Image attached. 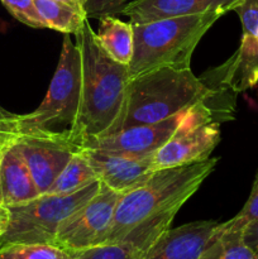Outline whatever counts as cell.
<instances>
[{"label":"cell","instance_id":"cell-25","mask_svg":"<svg viewBox=\"0 0 258 259\" xmlns=\"http://www.w3.org/2000/svg\"><path fill=\"white\" fill-rule=\"evenodd\" d=\"M132 0H88L85 4L89 19H100L105 15H116Z\"/></svg>","mask_w":258,"mask_h":259},{"label":"cell","instance_id":"cell-6","mask_svg":"<svg viewBox=\"0 0 258 259\" xmlns=\"http://www.w3.org/2000/svg\"><path fill=\"white\" fill-rule=\"evenodd\" d=\"M70 34L63 38L57 68L40 105L33 113L20 115L23 134L37 129L70 128L77 116L81 103V58Z\"/></svg>","mask_w":258,"mask_h":259},{"label":"cell","instance_id":"cell-29","mask_svg":"<svg viewBox=\"0 0 258 259\" xmlns=\"http://www.w3.org/2000/svg\"><path fill=\"white\" fill-rule=\"evenodd\" d=\"M15 114L13 113H9V111H7L5 109H3L2 106H0V119H5V118H12V116H14Z\"/></svg>","mask_w":258,"mask_h":259},{"label":"cell","instance_id":"cell-17","mask_svg":"<svg viewBox=\"0 0 258 259\" xmlns=\"http://www.w3.org/2000/svg\"><path fill=\"white\" fill-rule=\"evenodd\" d=\"M40 18L48 29L63 34H76L89 20L85 7L60 0H34Z\"/></svg>","mask_w":258,"mask_h":259},{"label":"cell","instance_id":"cell-26","mask_svg":"<svg viewBox=\"0 0 258 259\" xmlns=\"http://www.w3.org/2000/svg\"><path fill=\"white\" fill-rule=\"evenodd\" d=\"M20 136H23L20 115L15 114L12 118L0 119V147L7 142L19 138Z\"/></svg>","mask_w":258,"mask_h":259},{"label":"cell","instance_id":"cell-12","mask_svg":"<svg viewBox=\"0 0 258 259\" xmlns=\"http://www.w3.org/2000/svg\"><path fill=\"white\" fill-rule=\"evenodd\" d=\"M220 223L197 220L164 232L141 259H200Z\"/></svg>","mask_w":258,"mask_h":259},{"label":"cell","instance_id":"cell-18","mask_svg":"<svg viewBox=\"0 0 258 259\" xmlns=\"http://www.w3.org/2000/svg\"><path fill=\"white\" fill-rule=\"evenodd\" d=\"M95 181H99L98 175L86 154L85 148L82 147L80 151H77L71 157L70 162L56 177L46 194H71V192L89 186Z\"/></svg>","mask_w":258,"mask_h":259},{"label":"cell","instance_id":"cell-30","mask_svg":"<svg viewBox=\"0 0 258 259\" xmlns=\"http://www.w3.org/2000/svg\"><path fill=\"white\" fill-rule=\"evenodd\" d=\"M60 2L71 3V4H76V5H81V7H85V4L88 0H60Z\"/></svg>","mask_w":258,"mask_h":259},{"label":"cell","instance_id":"cell-21","mask_svg":"<svg viewBox=\"0 0 258 259\" xmlns=\"http://www.w3.org/2000/svg\"><path fill=\"white\" fill-rule=\"evenodd\" d=\"M142 255L126 243H105L76 253L75 259H141Z\"/></svg>","mask_w":258,"mask_h":259},{"label":"cell","instance_id":"cell-14","mask_svg":"<svg viewBox=\"0 0 258 259\" xmlns=\"http://www.w3.org/2000/svg\"><path fill=\"white\" fill-rule=\"evenodd\" d=\"M18 138L0 147V204L8 207L22 205L39 196Z\"/></svg>","mask_w":258,"mask_h":259},{"label":"cell","instance_id":"cell-4","mask_svg":"<svg viewBox=\"0 0 258 259\" xmlns=\"http://www.w3.org/2000/svg\"><path fill=\"white\" fill-rule=\"evenodd\" d=\"M222 12L162 18L133 24L134 52L128 65L129 78L149 71L169 67L191 68L195 48L205 33L223 17Z\"/></svg>","mask_w":258,"mask_h":259},{"label":"cell","instance_id":"cell-23","mask_svg":"<svg viewBox=\"0 0 258 259\" xmlns=\"http://www.w3.org/2000/svg\"><path fill=\"white\" fill-rule=\"evenodd\" d=\"M8 12L23 24L32 28H46L34 0H2Z\"/></svg>","mask_w":258,"mask_h":259},{"label":"cell","instance_id":"cell-5","mask_svg":"<svg viewBox=\"0 0 258 259\" xmlns=\"http://www.w3.org/2000/svg\"><path fill=\"white\" fill-rule=\"evenodd\" d=\"M100 185V181H95L71 194H42L24 204L9 207L10 223L0 238V248L15 243L55 244L61 224L88 202Z\"/></svg>","mask_w":258,"mask_h":259},{"label":"cell","instance_id":"cell-15","mask_svg":"<svg viewBox=\"0 0 258 259\" xmlns=\"http://www.w3.org/2000/svg\"><path fill=\"white\" fill-rule=\"evenodd\" d=\"M215 91H228L234 95L254 88L258 83V38L242 34L239 48L220 67L207 72Z\"/></svg>","mask_w":258,"mask_h":259},{"label":"cell","instance_id":"cell-3","mask_svg":"<svg viewBox=\"0 0 258 259\" xmlns=\"http://www.w3.org/2000/svg\"><path fill=\"white\" fill-rule=\"evenodd\" d=\"M224 94L209 88L191 68L163 67L149 71L129 80L119 131L166 120L200 104H210Z\"/></svg>","mask_w":258,"mask_h":259},{"label":"cell","instance_id":"cell-24","mask_svg":"<svg viewBox=\"0 0 258 259\" xmlns=\"http://www.w3.org/2000/svg\"><path fill=\"white\" fill-rule=\"evenodd\" d=\"M234 12L242 23L243 34L258 38V0H243Z\"/></svg>","mask_w":258,"mask_h":259},{"label":"cell","instance_id":"cell-8","mask_svg":"<svg viewBox=\"0 0 258 259\" xmlns=\"http://www.w3.org/2000/svg\"><path fill=\"white\" fill-rule=\"evenodd\" d=\"M121 195L101 184L98 192L61 224L55 245L78 253L105 244Z\"/></svg>","mask_w":258,"mask_h":259},{"label":"cell","instance_id":"cell-22","mask_svg":"<svg viewBox=\"0 0 258 259\" xmlns=\"http://www.w3.org/2000/svg\"><path fill=\"white\" fill-rule=\"evenodd\" d=\"M258 219V174L253 182L250 195L243 209L235 215L233 219L222 223V227L227 230H234V232H243L248 224Z\"/></svg>","mask_w":258,"mask_h":259},{"label":"cell","instance_id":"cell-13","mask_svg":"<svg viewBox=\"0 0 258 259\" xmlns=\"http://www.w3.org/2000/svg\"><path fill=\"white\" fill-rule=\"evenodd\" d=\"M243 0H132L120 10L133 24L162 18L201 14L206 12L228 13Z\"/></svg>","mask_w":258,"mask_h":259},{"label":"cell","instance_id":"cell-16","mask_svg":"<svg viewBox=\"0 0 258 259\" xmlns=\"http://www.w3.org/2000/svg\"><path fill=\"white\" fill-rule=\"evenodd\" d=\"M96 39L104 51L118 63L128 66L134 52V28L115 15L101 17Z\"/></svg>","mask_w":258,"mask_h":259},{"label":"cell","instance_id":"cell-10","mask_svg":"<svg viewBox=\"0 0 258 259\" xmlns=\"http://www.w3.org/2000/svg\"><path fill=\"white\" fill-rule=\"evenodd\" d=\"M192 110L157 123L141 124L124 128L104 138L86 143L85 148H95L133 156H153L191 116Z\"/></svg>","mask_w":258,"mask_h":259},{"label":"cell","instance_id":"cell-2","mask_svg":"<svg viewBox=\"0 0 258 259\" xmlns=\"http://www.w3.org/2000/svg\"><path fill=\"white\" fill-rule=\"evenodd\" d=\"M75 37L81 58V103L68 129L83 147L119 132L131 78L128 66L114 61L101 48L89 20Z\"/></svg>","mask_w":258,"mask_h":259},{"label":"cell","instance_id":"cell-28","mask_svg":"<svg viewBox=\"0 0 258 259\" xmlns=\"http://www.w3.org/2000/svg\"><path fill=\"white\" fill-rule=\"evenodd\" d=\"M10 223V209L5 205L0 204V238L7 232Z\"/></svg>","mask_w":258,"mask_h":259},{"label":"cell","instance_id":"cell-19","mask_svg":"<svg viewBox=\"0 0 258 259\" xmlns=\"http://www.w3.org/2000/svg\"><path fill=\"white\" fill-rule=\"evenodd\" d=\"M200 259H258V254L245 244L243 232L218 227Z\"/></svg>","mask_w":258,"mask_h":259},{"label":"cell","instance_id":"cell-9","mask_svg":"<svg viewBox=\"0 0 258 259\" xmlns=\"http://www.w3.org/2000/svg\"><path fill=\"white\" fill-rule=\"evenodd\" d=\"M18 144L40 195L47 192L71 157L82 148L70 129L27 132L18 138Z\"/></svg>","mask_w":258,"mask_h":259},{"label":"cell","instance_id":"cell-1","mask_svg":"<svg viewBox=\"0 0 258 259\" xmlns=\"http://www.w3.org/2000/svg\"><path fill=\"white\" fill-rule=\"evenodd\" d=\"M219 158L154 171L121 195L106 243H126L144 254L171 228L185 202L214 171Z\"/></svg>","mask_w":258,"mask_h":259},{"label":"cell","instance_id":"cell-7","mask_svg":"<svg viewBox=\"0 0 258 259\" xmlns=\"http://www.w3.org/2000/svg\"><path fill=\"white\" fill-rule=\"evenodd\" d=\"M219 121L210 104L195 106L189 120L152 156L153 171L199 163L220 143Z\"/></svg>","mask_w":258,"mask_h":259},{"label":"cell","instance_id":"cell-11","mask_svg":"<svg viewBox=\"0 0 258 259\" xmlns=\"http://www.w3.org/2000/svg\"><path fill=\"white\" fill-rule=\"evenodd\" d=\"M85 152L99 181L119 194L136 189L154 172L152 156H133L95 148H85Z\"/></svg>","mask_w":258,"mask_h":259},{"label":"cell","instance_id":"cell-27","mask_svg":"<svg viewBox=\"0 0 258 259\" xmlns=\"http://www.w3.org/2000/svg\"><path fill=\"white\" fill-rule=\"evenodd\" d=\"M243 239H244L245 244L258 254V219L244 228Z\"/></svg>","mask_w":258,"mask_h":259},{"label":"cell","instance_id":"cell-20","mask_svg":"<svg viewBox=\"0 0 258 259\" xmlns=\"http://www.w3.org/2000/svg\"><path fill=\"white\" fill-rule=\"evenodd\" d=\"M68 252L47 243H15L0 248V259H75Z\"/></svg>","mask_w":258,"mask_h":259}]
</instances>
